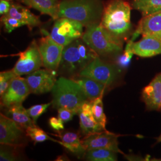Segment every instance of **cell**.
Listing matches in <instances>:
<instances>
[{"label": "cell", "mask_w": 161, "mask_h": 161, "mask_svg": "<svg viewBox=\"0 0 161 161\" xmlns=\"http://www.w3.org/2000/svg\"><path fill=\"white\" fill-rule=\"evenodd\" d=\"M104 5L103 0H60L58 18L75 20L86 28L100 23Z\"/></svg>", "instance_id": "obj_2"}, {"label": "cell", "mask_w": 161, "mask_h": 161, "mask_svg": "<svg viewBox=\"0 0 161 161\" xmlns=\"http://www.w3.org/2000/svg\"><path fill=\"white\" fill-rule=\"evenodd\" d=\"M158 142H161V134L160 135V136L158 138Z\"/></svg>", "instance_id": "obj_35"}, {"label": "cell", "mask_w": 161, "mask_h": 161, "mask_svg": "<svg viewBox=\"0 0 161 161\" xmlns=\"http://www.w3.org/2000/svg\"><path fill=\"white\" fill-rule=\"evenodd\" d=\"M121 72V68L116 64L107 63L98 56L82 70L78 76L90 78L108 86L115 82Z\"/></svg>", "instance_id": "obj_6"}, {"label": "cell", "mask_w": 161, "mask_h": 161, "mask_svg": "<svg viewBox=\"0 0 161 161\" xmlns=\"http://www.w3.org/2000/svg\"><path fill=\"white\" fill-rule=\"evenodd\" d=\"M42 66L47 69L56 71L62 60L64 46L53 40L50 34L42 37L38 42Z\"/></svg>", "instance_id": "obj_9"}, {"label": "cell", "mask_w": 161, "mask_h": 161, "mask_svg": "<svg viewBox=\"0 0 161 161\" xmlns=\"http://www.w3.org/2000/svg\"><path fill=\"white\" fill-rule=\"evenodd\" d=\"M17 75L13 70L3 71L0 73V96H1L9 86L12 80Z\"/></svg>", "instance_id": "obj_30"}, {"label": "cell", "mask_w": 161, "mask_h": 161, "mask_svg": "<svg viewBox=\"0 0 161 161\" xmlns=\"http://www.w3.org/2000/svg\"><path fill=\"white\" fill-rule=\"evenodd\" d=\"M82 89L88 100L92 102L97 98L103 97L108 86L90 78L80 76L73 79Z\"/></svg>", "instance_id": "obj_21"}, {"label": "cell", "mask_w": 161, "mask_h": 161, "mask_svg": "<svg viewBox=\"0 0 161 161\" xmlns=\"http://www.w3.org/2000/svg\"><path fill=\"white\" fill-rule=\"evenodd\" d=\"M49 125L54 131L60 132L64 130V122L58 118L52 117L49 119Z\"/></svg>", "instance_id": "obj_33"}, {"label": "cell", "mask_w": 161, "mask_h": 161, "mask_svg": "<svg viewBox=\"0 0 161 161\" xmlns=\"http://www.w3.org/2000/svg\"><path fill=\"white\" fill-rule=\"evenodd\" d=\"M7 116L10 118L24 130L36 125V124L29 116L27 109L24 108L22 104H16L10 106L7 108Z\"/></svg>", "instance_id": "obj_22"}, {"label": "cell", "mask_w": 161, "mask_h": 161, "mask_svg": "<svg viewBox=\"0 0 161 161\" xmlns=\"http://www.w3.org/2000/svg\"><path fill=\"white\" fill-rule=\"evenodd\" d=\"M75 115L76 114L72 110L65 108L58 109V118L64 123L71 121Z\"/></svg>", "instance_id": "obj_32"}, {"label": "cell", "mask_w": 161, "mask_h": 161, "mask_svg": "<svg viewBox=\"0 0 161 161\" xmlns=\"http://www.w3.org/2000/svg\"><path fill=\"white\" fill-rule=\"evenodd\" d=\"M26 81L32 93L40 94L52 92L56 83V71L39 69L28 75Z\"/></svg>", "instance_id": "obj_12"}, {"label": "cell", "mask_w": 161, "mask_h": 161, "mask_svg": "<svg viewBox=\"0 0 161 161\" xmlns=\"http://www.w3.org/2000/svg\"><path fill=\"white\" fill-rule=\"evenodd\" d=\"M160 110H161V109H160Z\"/></svg>", "instance_id": "obj_37"}, {"label": "cell", "mask_w": 161, "mask_h": 161, "mask_svg": "<svg viewBox=\"0 0 161 161\" xmlns=\"http://www.w3.org/2000/svg\"><path fill=\"white\" fill-rule=\"evenodd\" d=\"M60 138V140H55V142L63 146L64 148L78 158H81L86 153V149L80 140V136L74 132L66 131L56 135Z\"/></svg>", "instance_id": "obj_19"}, {"label": "cell", "mask_w": 161, "mask_h": 161, "mask_svg": "<svg viewBox=\"0 0 161 161\" xmlns=\"http://www.w3.org/2000/svg\"><path fill=\"white\" fill-rule=\"evenodd\" d=\"M117 153L106 149H96L86 150L85 157L91 161H116Z\"/></svg>", "instance_id": "obj_24"}, {"label": "cell", "mask_w": 161, "mask_h": 161, "mask_svg": "<svg viewBox=\"0 0 161 161\" xmlns=\"http://www.w3.org/2000/svg\"><path fill=\"white\" fill-rule=\"evenodd\" d=\"M52 103L55 108H65L78 114L82 104L89 101L80 86L73 79L60 77L52 90Z\"/></svg>", "instance_id": "obj_4"}, {"label": "cell", "mask_w": 161, "mask_h": 161, "mask_svg": "<svg viewBox=\"0 0 161 161\" xmlns=\"http://www.w3.org/2000/svg\"><path fill=\"white\" fill-rule=\"evenodd\" d=\"M8 116L0 114V144L21 147L24 143L25 131Z\"/></svg>", "instance_id": "obj_10"}, {"label": "cell", "mask_w": 161, "mask_h": 161, "mask_svg": "<svg viewBox=\"0 0 161 161\" xmlns=\"http://www.w3.org/2000/svg\"><path fill=\"white\" fill-rule=\"evenodd\" d=\"M81 38L99 57H118L123 52L124 42L109 34L100 23L86 27Z\"/></svg>", "instance_id": "obj_3"}, {"label": "cell", "mask_w": 161, "mask_h": 161, "mask_svg": "<svg viewBox=\"0 0 161 161\" xmlns=\"http://www.w3.org/2000/svg\"><path fill=\"white\" fill-rule=\"evenodd\" d=\"M25 132L26 136L34 141L35 143L43 142L46 140H52L55 142L56 140L49 137L46 132H44L40 128L36 127V125L28 128L25 130Z\"/></svg>", "instance_id": "obj_26"}, {"label": "cell", "mask_w": 161, "mask_h": 161, "mask_svg": "<svg viewBox=\"0 0 161 161\" xmlns=\"http://www.w3.org/2000/svg\"><path fill=\"white\" fill-rule=\"evenodd\" d=\"M83 28L84 26L76 20L61 17L55 20L50 35L53 40L64 47L82 38Z\"/></svg>", "instance_id": "obj_7"}, {"label": "cell", "mask_w": 161, "mask_h": 161, "mask_svg": "<svg viewBox=\"0 0 161 161\" xmlns=\"http://www.w3.org/2000/svg\"><path fill=\"white\" fill-rule=\"evenodd\" d=\"M1 22L3 25L4 31L7 33H10L14 29L25 25L21 21L6 14L2 16L1 17Z\"/></svg>", "instance_id": "obj_29"}, {"label": "cell", "mask_w": 161, "mask_h": 161, "mask_svg": "<svg viewBox=\"0 0 161 161\" xmlns=\"http://www.w3.org/2000/svg\"><path fill=\"white\" fill-rule=\"evenodd\" d=\"M29 8H34L56 20L58 19L60 0H19Z\"/></svg>", "instance_id": "obj_20"}, {"label": "cell", "mask_w": 161, "mask_h": 161, "mask_svg": "<svg viewBox=\"0 0 161 161\" xmlns=\"http://www.w3.org/2000/svg\"><path fill=\"white\" fill-rule=\"evenodd\" d=\"M131 5L142 13V17L161 12V0H133Z\"/></svg>", "instance_id": "obj_23"}, {"label": "cell", "mask_w": 161, "mask_h": 161, "mask_svg": "<svg viewBox=\"0 0 161 161\" xmlns=\"http://www.w3.org/2000/svg\"><path fill=\"white\" fill-rule=\"evenodd\" d=\"M52 104V103H48L46 104H36L31 106V108H29V109H28L27 112L29 114V116L36 124V122L38 119V118L42 115L44 112H46L47 108Z\"/></svg>", "instance_id": "obj_31"}, {"label": "cell", "mask_w": 161, "mask_h": 161, "mask_svg": "<svg viewBox=\"0 0 161 161\" xmlns=\"http://www.w3.org/2000/svg\"><path fill=\"white\" fill-rule=\"evenodd\" d=\"M142 98L147 109L160 110L161 107V73L158 74L142 91Z\"/></svg>", "instance_id": "obj_17"}, {"label": "cell", "mask_w": 161, "mask_h": 161, "mask_svg": "<svg viewBox=\"0 0 161 161\" xmlns=\"http://www.w3.org/2000/svg\"><path fill=\"white\" fill-rule=\"evenodd\" d=\"M134 53L131 48V41H128L125 50L117 57L116 64L122 68H127L130 65Z\"/></svg>", "instance_id": "obj_27"}, {"label": "cell", "mask_w": 161, "mask_h": 161, "mask_svg": "<svg viewBox=\"0 0 161 161\" xmlns=\"http://www.w3.org/2000/svg\"><path fill=\"white\" fill-rule=\"evenodd\" d=\"M80 130L86 136L94 133L105 131L95 119L92 112V103L86 101L82 104L78 110Z\"/></svg>", "instance_id": "obj_16"}, {"label": "cell", "mask_w": 161, "mask_h": 161, "mask_svg": "<svg viewBox=\"0 0 161 161\" xmlns=\"http://www.w3.org/2000/svg\"><path fill=\"white\" fill-rule=\"evenodd\" d=\"M10 145L1 144L0 147V161H14L17 160L18 153L17 148Z\"/></svg>", "instance_id": "obj_28"}, {"label": "cell", "mask_w": 161, "mask_h": 161, "mask_svg": "<svg viewBox=\"0 0 161 161\" xmlns=\"http://www.w3.org/2000/svg\"><path fill=\"white\" fill-rule=\"evenodd\" d=\"M118 135L105 130L86 136L82 140V143L86 150L106 149L117 153H122L118 147Z\"/></svg>", "instance_id": "obj_13"}, {"label": "cell", "mask_w": 161, "mask_h": 161, "mask_svg": "<svg viewBox=\"0 0 161 161\" xmlns=\"http://www.w3.org/2000/svg\"><path fill=\"white\" fill-rule=\"evenodd\" d=\"M131 3L128 0L104 2L100 25L109 34L124 42L133 34L131 22Z\"/></svg>", "instance_id": "obj_1"}, {"label": "cell", "mask_w": 161, "mask_h": 161, "mask_svg": "<svg viewBox=\"0 0 161 161\" xmlns=\"http://www.w3.org/2000/svg\"><path fill=\"white\" fill-rule=\"evenodd\" d=\"M16 55L19 56V59L12 70L17 76L29 75L42 66L38 44L35 40L25 51L20 52Z\"/></svg>", "instance_id": "obj_8"}, {"label": "cell", "mask_w": 161, "mask_h": 161, "mask_svg": "<svg viewBox=\"0 0 161 161\" xmlns=\"http://www.w3.org/2000/svg\"><path fill=\"white\" fill-rule=\"evenodd\" d=\"M11 3L9 1L0 0V14L3 16L6 14L10 8Z\"/></svg>", "instance_id": "obj_34"}, {"label": "cell", "mask_w": 161, "mask_h": 161, "mask_svg": "<svg viewBox=\"0 0 161 161\" xmlns=\"http://www.w3.org/2000/svg\"><path fill=\"white\" fill-rule=\"evenodd\" d=\"M7 1H14V0H7ZM19 1V0H17Z\"/></svg>", "instance_id": "obj_36"}, {"label": "cell", "mask_w": 161, "mask_h": 161, "mask_svg": "<svg viewBox=\"0 0 161 161\" xmlns=\"http://www.w3.org/2000/svg\"><path fill=\"white\" fill-rule=\"evenodd\" d=\"M140 35L153 36L161 40V12L142 17L133 32L131 40L134 41Z\"/></svg>", "instance_id": "obj_14"}, {"label": "cell", "mask_w": 161, "mask_h": 161, "mask_svg": "<svg viewBox=\"0 0 161 161\" xmlns=\"http://www.w3.org/2000/svg\"><path fill=\"white\" fill-rule=\"evenodd\" d=\"M6 15L21 21L28 27L30 31L42 25L39 16L35 15L29 10V8L19 3H12L10 8Z\"/></svg>", "instance_id": "obj_18"}, {"label": "cell", "mask_w": 161, "mask_h": 161, "mask_svg": "<svg viewBox=\"0 0 161 161\" xmlns=\"http://www.w3.org/2000/svg\"><path fill=\"white\" fill-rule=\"evenodd\" d=\"M30 93L31 92L26 78L16 76L1 96V106L8 108L13 104H22Z\"/></svg>", "instance_id": "obj_11"}, {"label": "cell", "mask_w": 161, "mask_h": 161, "mask_svg": "<svg viewBox=\"0 0 161 161\" xmlns=\"http://www.w3.org/2000/svg\"><path fill=\"white\" fill-rule=\"evenodd\" d=\"M98 56L80 38L64 47L59 68L69 75H79Z\"/></svg>", "instance_id": "obj_5"}, {"label": "cell", "mask_w": 161, "mask_h": 161, "mask_svg": "<svg viewBox=\"0 0 161 161\" xmlns=\"http://www.w3.org/2000/svg\"><path fill=\"white\" fill-rule=\"evenodd\" d=\"M131 41L134 54L141 58H150L161 54V40L153 36H144L137 42Z\"/></svg>", "instance_id": "obj_15"}, {"label": "cell", "mask_w": 161, "mask_h": 161, "mask_svg": "<svg viewBox=\"0 0 161 161\" xmlns=\"http://www.w3.org/2000/svg\"><path fill=\"white\" fill-rule=\"evenodd\" d=\"M103 97L97 98L92 102V112L95 119L102 127L104 130H106V116L104 112L103 103L102 101Z\"/></svg>", "instance_id": "obj_25"}]
</instances>
